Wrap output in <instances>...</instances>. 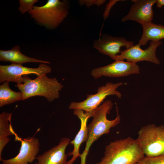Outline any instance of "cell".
<instances>
[{"label": "cell", "mask_w": 164, "mask_h": 164, "mask_svg": "<svg viewBox=\"0 0 164 164\" xmlns=\"http://www.w3.org/2000/svg\"><path fill=\"white\" fill-rule=\"evenodd\" d=\"M133 45V41H128L124 37L107 36L95 41L93 46L100 53L108 56L115 61L117 56L121 53L120 50L122 47L128 49Z\"/></svg>", "instance_id": "8fae6325"}, {"label": "cell", "mask_w": 164, "mask_h": 164, "mask_svg": "<svg viewBox=\"0 0 164 164\" xmlns=\"http://www.w3.org/2000/svg\"><path fill=\"white\" fill-rule=\"evenodd\" d=\"M15 140L21 143L19 153L15 157L8 159H2V164H30L36 158L39 150V139L29 137L25 138H20L15 132Z\"/></svg>", "instance_id": "9c48e42d"}, {"label": "cell", "mask_w": 164, "mask_h": 164, "mask_svg": "<svg viewBox=\"0 0 164 164\" xmlns=\"http://www.w3.org/2000/svg\"><path fill=\"white\" fill-rule=\"evenodd\" d=\"M141 25L143 32L138 43L140 46L146 45L149 41H158L164 39V26L152 22Z\"/></svg>", "instance_id": "9a60e30c"}, {"label": "cell", "mask_w": 164, "mask_h": 164, "mask_svg": "<svg viewBox=\"0 0 164 164\" xmlns=\"http://www.w3.org/2000/svg\"><path fill=\"white\" fill-rule=\"evenodd\" d=\"M120 0H110L108 3L106 7L103 14L104 18L106 19L108 16L110 9L112 7L118 2Z\"/></svg>", "instance_id": "7402d4cb"}, {"label": "cell", "mask_w": 164, "mask_h": 164, "mask_svg": "<svg viewBox=\"0 0 164 164\" xmlns=\"http://www.w3.org/2000/svg\"><path fill=\"white\" fill-rule=\"evenodd\" d=\"M162 44L161 41H150L149 47L142 49L138 44L133 45L128 49L122 51L117 56L116 60H123L134 63L146 61L159 65L160 62L157 58L156 52L157 48ZM115 60V61H116Z\"/></svg>", "instance_id": "ba28073f"}, {"label": "cell", "mask_w": 164, "mask_h": 164, "mask_svg": "<svg viewBox=\"0 0 164 164\" xmlns=\"http://www.w3.org/2000/svg\"><path fill=\"white\" fill-rule=\"evenodd\" d=\"M123 84L122 82L116 83L108 82L104 85L98 87L97 93L94 94H88L86 98L80 102H72L69 108L70 109H79L85 112H90L95 110L108 96L114 95L121 98V93L117 89Z\"/></svg>", "instance_id": "8992f818"}, {"label": "cell", "mask_w": 164, "mask_h": 164, "mask_svg": "<svg viewBox=\"0 0 164 164\" xmlns=\"http://www.w3.org/2000/svg\"><path fill=\"white\" fill-rule=\"evenodd\" d=\"M12 113L3 112L0 114V160L2 161L1 155L5 146L9 142V136L14 135L15 132L11 124Z\"/></svg>", "instance_id": "e0dca14e"}, {"label": "cell", "mask_w": 164, "mask_h": 164, "mask_svg": "<svg viewBox=\"0 0 164 164\" xmlns=\"http://www.w3.org/2000/svg\"><path fill=\"white\" fill-rule=\"evenodd\" d=\"M94 110L90 112H85L81 110H73V114L76 115L80 121V130L76 134L74 139L71 141L70 143L73 145V151L69 152L67 156L72 155V158L67 162V164H73L76 159L80 156V148L81 145L84 142H87L88 138V131L87 123L89 118L93 117Z\"/></svg>", "instance_id": "4fadbf2b"}, {"label": "cell", "mask_w": 164, "mask_h": 164, "mask_svg": "<svg viewBox=\"0 0 164 164\" xmlns=\"http://www.w3.org/2000/svg\"><path fill=\"white\" fill-rule=\"evenodd\" d=\"M139 162L141 164H164V154L153 157L145 156Z\"/></svg>", "instance_id": "d6986e66"}, {"label": "cell", "mask_w": 164, "mask_h": 164, "mask_svg": "<svg viewBox=\"0 0 164 164\" xmlns=\"http://www.w3.org/2000/svg\"><path fill=\"white\" fill-rule=\"evenodd\" d=\"M9 82L5 81L0 86V107L22 100L23 95L21 92H16L9 87Z\"/></svg>", "instance_id": "ac0fdd59"}, {"label": "cell", "mask_w": 164, "mask_h": 164, "mask_svg": "<svg viewBox=\"0 0 164 164\" xmlns=\"http://www.w3.org/2000/svg\"><path fill=\"white\" fill-rule=\"evenodd\" d=\"M136 139L145 156L153 157L164 154V125L150 124L139 130Z\"/></svg>", "instance_id": "277c9868"}, {"label": "cell", "mask_w": 164, "mask_h": 164, "mask_svg": "<svg viewBox=\"0 0 164 164\" xmlns=\"http://www.w3.org/2000/svg\"><path fill=\"white\" fill-rule=\"evenodd\" d=\"M134 164H141V163H140V162H137V163H136Z\"/></svg>", "instance_id": "cb8c5ba5"}, {"label": "cell", "mask_w": 164, "mask_h": 164, "mask_svg": "<svg viewBox=\"0 0 164 164\" xmlns=\"http://www.w3.org/2000/svg\"><path fill=\"white\" fill-rule=\"evenodd\" d=\"M144 156L136 139L128 137L106 145L104 157L96 164H134Z\"/></svg>", "instance_id": "6da1fadb"}, {"label": "cell", "mask_w": 164, "mask_h": 164, "mask_svg": "<svg viewBox=\"0 0 164 164\" xmlns=\"http://www.w3.org/2000/svg\"><path fill=\"white\" fill-rule=\"evenodd\" d=\"M140 73L139 66L136 63L123 60H116L105 66L93 69L91 75L95 79L104 76L118 77Z\"/></svg>", "instance_id": "30bf717a"}, {"label": "cell", "mask_w": 164, "mask_h": 164, "mask_svg": "<svg viewBox=\"0 0 164 164\" xmlns=\"http://www.w3.org/2000/svg\"><path fill=\"white\" fill-rule=\"evenodd\" d=\"M0 60L2 61H9L13 63L21 64L28 62L50 63V62L47 61L40 60L26 56L21 52L19 46H15L10 50H0Z\"/></svg>", "instance_id": "2e32d148"}, {"label": "cell", "mask_w": 164, "mask_h": 164, "mask_svg": "<svg viewBox=\"0 0 164 164\" xmlns=\"http://www.w3.org/2000/svg\"><path fill=\"white\" fill-rule=\"evenodd\" d=\"M156 6L159 8H161L164 5V0H156Z\"/></svg>", "instance_id": "603a6c76"}, {"label": "cell", "mask_w": 164, "mask_h": 164, "mask_svg": "<svg viewBox=\"0 0 164 164\" xmlns=\"http://www.w3.org/2000/svg\"><path fill=\"white\" fill-rule=\"evenodd\" d=\"M70 141L69 138H61L58 145L37 157L36 164H67L65 150Z\"/></svg>", "instance_id": "5bb4252c"}, {"label": "cell", "mask_w": 164, "mask_h": 164, "mask_svg": "<svg viewBox=\"0 0 164 164\" xmlns=\"http://www.w3.org/2000/svg\"><path fill=\"white\" fill-rule=\"evenodd\" d=\"M104 0H81L79 1L81 5H85L87 7H89L93 5H96L100 6L105 2Z\"/></svg>", "instance_id": "44dd1931"}, {"label": "cell", "mask_w": 164, "mask_h": 164, "mask_svg": "<svg viewBox=\"0 0 164 164\" xmlns=\"http://www.w3.org/2000/svg\"><path fill=\"white\" fill-rule=\"evenodd\" d=\"M28 12L37 23L55 28L67 17L68 10L65 1L48 0L44 5L34 6L33 9Z\"/></svg>", "instance_id": "5b68a950"}, {"label": "cell", "mask_w": 164, "mask_h": 164, "mask_svg": "<svg viewBox=\"0 0 164 164\" xmlns=\"http://www.w3.org/2000/svg\"><path fill=\"white\" fill-rule=\"evenodd\" d=\"M19 1L20 6L18 9L22 14L31 11L33 9L34 4L38 2V0H20Z\"/></svg>", "instance_id": "ffe728a7"}, {"label": "cell", "mask_w": 164, "mask_h": 164, "mask_svg": "<svg viewBox=\"0 0 164 164\" xmlns=\"http://www.w3.org/2000/svg\"><path fill=\"white\" fill-rule=\"evenodd\" d=\"M51 67L42 63L36 68H29L22 64L13 63L7 65H0V83L5 81L12 82L17 84H22V77L31 74L39 76L51 72Z\"/></svg>", "instance_id": "52a82bcc"}, {"label": "cell", "mask_w": 164, "mask_h": 164, "mask_svg": "<svg viewBox=\"0 0 164 164\" xmlns=\"http://www.w3.org/2000/svg\"><path fill=\"white\" fill-rule=\"evenodd\" d=\"M131 2L133 3L128 13L121 21H133L141 24L151 22L154 16L152 7L156 0H132Z\"/></svg>", "instance_id": "7c38bea8"}, {"label": "cell", "mask_w": 164, "mask_h": 164, "mask_svg": "<svg viewBox=\"0 0 164 164\" xmlns=\"http://www.w3.org/2000/svg\"><path fill=\"white\" fill-rule=\"evenodd\" d=\"M117 116L114 119L109 120L107 115L110 113L113 103L108 100L104 101L94 111L92 121L87 126L88 138L86 146L80 156V164H85L86 158L92 144L102 135L109 134L110 129L117 125L121 121L118 108L115 103Z\"/></svg>", "instance_id": "7a4b0ae2"}, {"label": "cell", "mask_w": 164, "mask_h": 164, "mask_svg": "<svg viewBox=\"0 0 164 164\" xmlns=\"http://www.w3.org/2000/svg\"><path fill=\"white\" fill-rule=\"evenodd\" d=\"M22 79V84H18L15 85L22 93V100L39 96L44 97L49 101L52 102L59 98V91L63 87V85L58 82L56 77L49 78L46 74L38 76L34 79L24 75Z\"/></svg>", "instance_id": "3957f363"}]
</instances>
